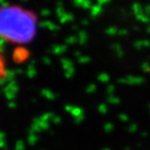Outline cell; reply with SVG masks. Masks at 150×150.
Listing matches in <instances>:
<instances>
[{"label":"cell","instance_id":"obj_1","mask_svg":"<svg viewBox=\"0 0 150 150\" xmlns=\"http://www.w3.org/2000/svg\"><path fill=\"white\" fill-rule=\"evenodd\" d=\"M30 10L17 5L0 7V37L14 42H25L32 37L36 18Z\"/></svg>","mask_w":150,"mask_h":150},{"label":"cell","instance_id":"obj_2","mask_svg":"<svg viewBox=\"0 0 150 150\" xmlns=\"http://www.w3.org/2000/svg\"><path fill=\"white\" fill-rule=\"evenodd\" d=\"M8 75V64L7 59L5 57L4 52L0 48V81L5 79Z\"/></svg>","mask_w":150,"mask_h":150}]
</instances>
